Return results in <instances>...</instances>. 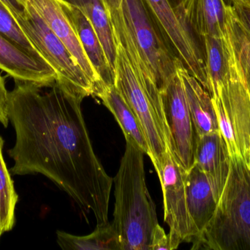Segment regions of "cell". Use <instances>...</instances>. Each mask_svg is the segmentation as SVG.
Returning a JSON list of instances; mask_svg holds the SVG:
<instances>
[{"instance_id":"6da1fadb","label":"cell","mask_w":250,"mask_h":250,"mask_svg":"<svg viewBox=\"0 0 250 250\" xmlns=\"http://www.w3.org/2000/svg\"><path fill=\"white\" fill-rule=\"evenodd\" d=\"M8 92L7 116L16 134L9 150L13 176L41 174L76 201L97 225L108 223L114 179L92 147L82 100L57 83L44 88L15 81Z\"/></svg>"},{"instance_id":"7a4b0ae2","label":"cell","mask_w":250,"mask_h":250,"mask_svg":"<svg viewBox=\"0 0 250 250\" xmlns=\"http://www.w3.org/2000/svg\"><path fill=\"white\" fill-rule=\"evenodd\" d=\"M110 16L115 41L124 48L134 71L162 91L182 63L162 35L146 1L123 0Z\"/></svg>"},{"instance_id":"3957f363","label":"cell","mask_w":250,"mask_h":250,"mask_svg":"<svg viewBox=\"0 0 250 250\" xmlns=\"http://www.w3.org/2000/svg\"><path fill=\"white\" fill-rule=\"evenodd\" d=\"M144 156L139 148L126 142L114 178L116 201L112 225L122 250H150L153 231L159 225L155 204L146 183Z\"/></svg>"},{"instance_id":"277c9868","label":"cell","mask_w":250,"mask_h":250,"mask_svg":"<svg viewBox=\"0 0 250 250\" xmlns=\"http://www.w3.org/2000/svg\"><path fill=\"white\" fill-rule=\"evenodd\" d=\"M192 250H250V173L243 160L230 172L215 211Z\"/></svg>"},{"instance_id":"5b68a950","label":"cell","mask_w":250,"mask_h":250,"mask_svg":"<svg viewBox=\"0 0 250 250\" xmlns=\"http://www.w3.org/2000/svg\"><path fill=\"white\" fill-rule=\"evenodd\" d=\"M117 44L116 87L142 126L149 146L150 159L157 174L166 154L171 151L170 133L166 121L160 90L157 85L140 78L128 60L124 48Z\"/></svg>"},{"instance_id":"8992f818","label":"cell","mask_w":250,"mask_h":250,"mask_svg":"<svg viewBox=\"0 0 250 250\" xmlns=\"http://www.w3.org/2000/svg\"><path fill=\"white\" fill-rule=\"evenodd\" d=\"M228 38V35H227ZM230 49V72L211 97L219 131L226 142L230 159L246 161L250 145V85Z\"/></svg>"},{"instance_id":"52a82bcc","label":"cell","mask_w":250,"mask_h":250,"mask_svg":"<svg viewBox=\"0 0 250 250\" xmlns=\"http://www.w3.org/2000/svg\"><path fill=\"white\" fill-rule=\"evenodd\" d=\"M21 5L23 7V10L13 17L57 73L56 83L63 91L82 101L86 97L95 96V85L61 40L31 6L26 4Z\"/></svg>"},{"instance_id":"ba28073f","label":"cell","mask_w":250,"mask_h":250,"mask_svg":"<svg viewBox=\"0 0 250 250\" xmlns=\"http://www.w3.org/2000/svg\"><path fill=\"white\" fill-rule=\"evenodd\" d=\"M144 1L175 55L209 93L203 38L189 27L170 0Z\"/></svg>"},{"instance_id":"9c48e42d","label":"cell","mask_w":250,"mask_h":250,"mask_svg":"<svg viewBox=\"0 0 250 250\" xmlns=\"http://www.w3.org/2000/svg\"><path fill=\"white\" fill-rule=\"evenodd\" d=\"M158 177L163 189L165 222L169 227L171 250L183 242L192 243L198 233L188 211L185 193L186 172L171 151L166 154Z\"/></svg>"},{"instance_id":"30bf717a","label":"cell","mask_w":250,"mask_h":250,"mask_svg":"<svg viewBox=\"0 0 250 250\" xmlns=\"http://www.w3.org/2000/svg\"><path fill=\"white\" fill-rule=\"evenodd\" d=\"M160 92L170 133L172 154L188 173L195 163L196 133L178 71Z\"/></svg>"},{"instance_id":"8fae6325","label":"cell","mask_w":250,"mask_h":250,"mask_svg":"<svg viewBox=\"0 0 250 250\" xmlns=\"http://www.w3.org/2000/svg\"><path fill=\"white\" fill-rule=\"evenodd\" d=\"M19 4L31 6L43 19L48 27L61 40L78 64L95 87V96L103 86L98 74L89 62L79 37L62 7L60 0H17Z\"/></svg>"},{"instance_id":"7c38bea8","label":"cell","mask_w":250,"mask_h":250,"mask_svg":"<svg viewBox=\"0 0 250 250\" xmlns=\"http://www.w3.org/2000/svg\"><path fill=\"white\" fill-rule=\"evenodd\" d=\"M0 70L15 81L28 82L41 88L56 83L57 73L47 64L28 55L21 48L0 34Z\"/></svg>"},{"instance_id":"4fadbf2b","label":"cell","mask_w":250,"mask_h":250,"mask_svg":"<svg viewBox=\"0 0 250 250\" xmlns=\"http://www.w3.org/2000/svg\"><path fill=\"white\" fill-rule=\"evenodd\" d=\"M194 164L207 176L218 202L230 167V155L220 132L196 136Z\"/></svg>"},{"instance_id":"5bb4252c","label":"cell","mask_w":250,"mask_h":250,"mask_svg":"<svg viewBox=\"0 0 250 250\" xmlns=\"http://www.w3.org/2000/svg\"><path fill=\"white\" fill-rule=\"evenodd\" d=\"M229 4L226 0H180L176 7L198 36L225 38Z\"/></svg>"},{"instance_id":"9a60e30c","label":"cell","mask_w":250,"mask_h":250,"mask_svg":"<svg viewBox=\"0 0 250 250\" xmlns=\"http://www.w3.org/2000/svg\"><path fill=\"white\" fill-rule=\"evenodd\" d=\"M60 1L103 86L114 85L115 70L108 61L105 50L92 22L79 9L62 0H60Z\"/></svg>"},{"instance_id":"2e32d148","label":"cell","mask_w":250,"mask_h":250,"mask_svg":"<svg viewBox=\"0 0 250 250\" xmlns=\"http://www.w3.org/2000/svg\"><path fill=\"white\" fill-rule=\"evenodd\" d=\"M185 183L188 211L199 236L212 217L217 201L207 176L196 164L186 173Z\"/></svg>"},{"instance_id":"e0dca14e","label":"cell","mask_w":250,"mask_h":250,"mask_svg":"<svg viewBox=\"0 0 250 250\" xmlns=\"http://www.w3.org/2000/svg\"><path fill=\"white\" fill-rule=\"evenodd\" d=\"M178 73L183 84L196 136L220 132L212 99L208 91L181 64Z\"/></svg>"},{"instance_id":"ac0fdd59","label":"cell","mask_w":250,"mask_h":250,"mask_svg":"<svg viewBox=\"0 0 250 250\" xmlns=\"http://www.w3.org/2000/svg\"><path fill=\"white\" fill-rule=\"evenodd\" d=\"M96 97L114 114L123 130L126 142L139 148L150 158L149 146L141 123L116 87L114 85L104 87Z\"/></svg>"},{"instance_id":"d6986e66","label":"cell","mask_w":250,"mask_h":250,"mask_svg":"<svg viewBox=\"0 0 250 250\" xmlns=\"http://www.w3.org/2000/svg\"><path fill=\"white\" fill-rule=\"evenodd\" d=\"M80 10L92 22L110 64L115 70L117 44L109 10L105 0H62Z\"/></svg>"},{"instance_id":"ffe728a7","label":"cell","mask_w":250,"mask_h":250,"mask_svg":"<svg viewBox=\"0 0 250 250\" xmlns=\"http://www.w3.org/2000/svg\"><path fill=\"white\" fill-rule=\"evenodd\" d=\"M57 242L64 250H122L119 235L110 223L97 225L91 234L84 236L58 230Z\"/></svg>"},{"instance_id":"44dd1931","label":"cell","mask_w":250,"mask_h":250,"mask_svg":"<svg viewBox=\"0 0 250 250\" xmlns=\"http://www.w3.org/2000/svg\"><path fill=\"white\" fill-rule=\"evenodd\" d=\"M206 68L210 95L224 82L230 72V49L227 35L225 38L204 37Z\"/></svg>"},{"instance_id":"7402d4cb","label":"cell","mask_w":250,"mask_h":250,"mask_svg":"<svg viewBox=\"0 0 250 250\" xmlns=\"http://www.w3.org/2000/svg\"><path fill=\"white\" fill-rule=\"evenodd\" d=\"M4 139L0 136V227L2 233L10 231L14 227L15 211L19 196L7 170L3 157Z\"/></svg>"},{"instance_id":"603a6c76","label":"cell","mask_w":250,"mask_h":250,"mask_svg":"<svg viewBox=\"0 0 250 250\" xmlns=\"http://www.w3.org/2000/svg\"><path fill=\"white\" fill-rule=\"evenodd\" d=\"M227 35L233 52L250 85V34L228 6Z\"/></svg>"},{"instance_id":"cb8c5ba5","label":"cell","mask_w":250,"mask_h":250,"mask_svg":"<svg viewBox=\"0 0 250 250\" xmlns=\"http://www.w3.org/2000/svg\"><path fill=\"white\" fill-rule=\"evenodd\" d=\"M0 34L41 63H47L0 0Z\"/></svg>"},{"instance_id":"d4e9b609","label":"cell","mask_w":250,"mask_h":250,"mask_svg":"<svg viewBox=\"0 0 250 250\" xmlns=\"http://www.w3.org/2000/svg\"><path fill=\"white\" fill-rule=\"evenodd\" d=\"M230 7L235 17L250 34V6L236 0H230Z\"/></svg>"},{"instance_id":"484cf974","label":"cell","mask_w":250,"mask_h":250,"mask_svg":"<svg viewBox=\"0 0 250 250\" xmlns=\"http://www.w3.org/2000/svg\"><path fill=\"white\" fill-rule=\"evenodd\" d=\"M171 250L168 235L166 234L164 229L157 225L151 236L150 250Z\"/></svg>"},{"instance_id":"4316f807","label":"cell","mask_w":250,"mask_h":250,"mask_svg":"<svg viewBox=\"0 0 250 250\" xmlns=\"http://www.w3.org/2000/svg\"><path fill=\"white\" fill-rule=\"evenodd\" d=\"M7 98L8 91L6 89L5 79L0 73V123L7 127L9 119L7 116Z\"/></svg>"},{"instance_id":"83f0119b","label":"cell","mask_w":250,"mask_h":250,"mask_svg":"<svg viewBox=\"0 0 250 250\" xmlns=\"http://www.w3.org/2000/svg\"><path fill=\"white\" fill-rule=\"evenodd\" d=\"M1 1L13 16L23 9V7L18 2L17 0H1Z\"/></svg>"},{"instance_id":"f1b7e54d","label":"cell","mask_w":250,"mask_h":250,"mask_svg":"<svg viewBox=\"0 0 250 250\" xmlns=\"http://www.w3.org/2000/svg\"><path fill=\"white\" fill-rule=\"evenodd\" d=\"M123 0H105V4L108 7L109 13L118 10L121 5Z\"/></svg>"},{"instance_id":"f546056e","label":"cell","mask_w":250,"mask_h":250,"mask_svg":"<svg viewBox=\"0 0 250 250\" xmlns=\"http://www.w3.org/2000/svg\"><path fill=\"white\" fill-rule=\"evenodd\" d=\"M245 163L246 164L247 167H248V170H249L250 173V145L249 151H248V157H247V159Z\"/></svg>"},{"instance_id":"4dcf8cb0","label":"cell","mask_w":250,"mask_h":250,"mask_svg":"<svg viewBox=\"0 0 250 250\" xmlns=\"http://www.w3.org/2000/svg\"><path fill=\"white\" fill-rule=\"evenodd\" d=\"M236 1H240V2L243 3V4L250 6V0H236Z\"/></svg>"},{"instance_id":"1f68e13d","label":"cell","mask_w":250,"mask_h":250,"mask_svg":"<svg viewBox=\"0 0 250 250\" xmlns=\"http://www.w3.org/2000/svg\"><path fill=\"white\" fill-rule=\"evenodd\" d=\"M170 1H172V3H173L175 6H176L178 4H179V1H180V0H170Z\"/></svg>"},{"instance_id":"d6a6232c","label":"cell","mask_w":250,"mask_h":250,"mask_svg":"<svg viewBox=\"0 0 250 250\" xmlns=\"http://www.w3.org/2000/svg\"><path fill=\"white\" fill-rule=\"evenodd\" d=\"M2 232H1V227H0V239H1V235H2Z\"/></svg>"}]
</instances>
